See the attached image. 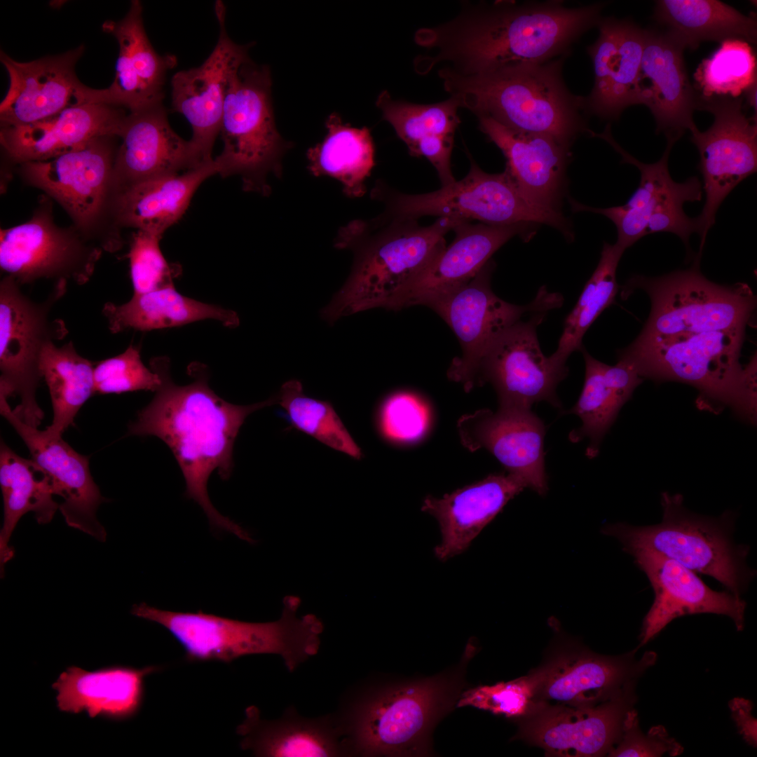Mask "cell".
Returning a JSON list of instances; mask_svg holds the SVG:
<instances>
[{
  "label": "cell",
  "mask_w": 757,
  "mask_h": 757,
  "mask_svg": "<svg viewBox=\"0 0 757 757\" xmlns=\"http://www.w3.org/2000/svg\"><path fill=\"white\" fill-rule=\"evenodd\" d=\"M603 6L568 8L557 1L465 5L453 20L415 32V43L427 51L415 58L414 69L425 75L443 63L442 69L472 76L549 62L599 25Z\"/></svg>",
  "instance_id": "cell-1"
},
{
  "label": "cell",
  "mask_w": 757,
  "mask_h": 757,
  "mask_svg": "<svg viewBox=\"0 0 757 757\" xmlns=\"http://www.w3.org/2000/svg\"><path fill=\"white\" fill-rule=\"evenodd\" d=\"M150 367L161 383L151 401L128 425V435L155 436L173 453L186 482V495L203 509L212 528L246 542L251 535L212 504L207 493L211 474L228 479L233 468L235 440L245 418L254 411L277 404V396L250 405H237L219 397L208 385L205 367L192 364L193 381L176 384L166 357L151 360Z\"/></svg>",
  "instance_id": "cell-2"
},
{
  "label": "cell",
  "mask_w": 757,
  "mask_h": 757,
  "mask_svg": "<svg viewBox=\"0 0 757 757\" xmlns=\"http://www.w3.org/2000/svg\"><path fill=\"white\" fill-rule=\"evenodd\" d=\"M476 647L468 643L454 669L407 681L378 682L347 694L336 713L348 756H425L432 732L456 707Z\"/></svg>",
  "instance_id": "cell-3"
},
{
  "label": "cell",
  "mask_w": 757,
  "mask_h": 757,
  "mask_svg": "<svg viewBox=\"0 0 757 757\" xmlns=\"http://www.w3.org/2000/svg\"><path fill=\"white\" fill-rule=\"evenodd\" d=\"M463 220L439 217L421 226L384 210L369 220L355 219L338 231L334 246L353 252L350 275L322 310L333 323L341 317L384 308L393 310L408 285L445 248V236Z\"/></svg>",
  "instance_id": "cell-4"
},
{
  "label": "cell",
  "mask_w": 757,
  "mask_h": 757,
  "mask_svg": "<svg viewBox=\"0 0 757 757\" xmlns=\"http://www.w3.org/2000/svg\"><path fill=\"white\" fill-rule=\"evenodd\" d=\"M745 328L638 337L618 353L644 379L678 381L699 391L700 409L726 407L742 421L756 422V356L739 362Z\"/></svg>",
  "instance_id": "cell-5"
},
{
  "label": "cell",
  "mask_w": 757,
  "mask_h": 757,
  "mask_svg": "<svg viewBox=\"0 0 757 757\" xmlns=\"http://www.w3.org/2000/svg\"><path fill=\"white\" fill-rule=\"evenodd\" d=\"M564 57L472 76L440 68L444 90L459 107L509 128L549 136L569 147L588 130L585 98L571 93L562 77Z\"/></svg>",
  "instance_id": "cell-6"
},
{
  "label": "cell",
  "mask_w": 757,
  "mask_h": 757,
  "mask_svg": "<svg viewBox=\"0 0 757 757\" xmlns=\"http://www.w3.org/2000/svg\"><path fill=\"white\" fill-rule=\"evenodd\" d=\"M296 612L283 607L279 620L248 622L201 611H165L146 603L135 604L131 611L165 628L184 648L187 662L229 663L248 655L275 654L290 672L318 653L324 629L315 615L296 618Z\"/></svg>",
  "instance_id": "cell-7"
},
{
  "label": "cell",
  "mask_w": 757,
  "mask_h": 757,
  "mask_svg": "<svg viewBox=\"0 0 757 757\" xmlns=\"http://www.w3.org/2000/svg\"><path fill=\"white\" fill-rule=\"evenodd\" d=\"M660 523L635 526L624 523L608 524L605 535L618 539L629 554L643 550L659 554L691 571L714 578L726 590L740 596L754 578L746 565L749 547L732 539L735 513L725 512L714 518L688 510L683 496L661 494Z\"/></svg>",
  "instance_id": "cell-8"
},
{
  "label": "cell",
  "mask_w": 757,
  "mask_h": 757,
  "mask_svg": "<svg viewBox=\"0 0 757 757\" xmlns=\"http://www.w3.org/2000/svg\"><path fill=\"white\" fill-rule=\"evenodd\" d=\"M117 138L101 137L47 161L18 164L17 170L25 184L60 204L86 238L111 253L123 245L114 217Z\"/></svg>",
  "instance_id": "cell-9"
},
{
  "label": "cell",
  "mask_w": 757,
  "mask_h": 757,
  "mask_svg": "<svg viewBox=\"0 0 757 757\" xmlns=\"http://www.w3.org/2000/svg\"><path fill=\"white\" fill-rule=\"evenodd\" d=\"M268 68L249 58L232 77L226 93L219 135L224 146L214 158L221 177L238 175L245 191L267 196L268 177H280L282 159L291 147L277 130Z\"/></svg>",
  "instance_id": "cell-10"
},
{
  "label": "cell",
  "mask_w": 757,
  "mask_h": 757,
  "mask_svg": "<svg viewBox=\"0 0 757 757\" xmlns=\"http://www.w3.org/2000/svg\"><path fill=\"white\" fill-rule=\"evenodd\" d=\"M469 158L470 167L465 177L436 191L404 193L378 181L371 196L383 203L384 210L407 219L433 216L493 225L544 224L559 230L567 238L572 236L561 212H550L533 205L505 170L488 173L470 155Z\"/></svg>",
  "instance_id": "cell-11"
},
{
  "label": "cell",
  "mask_w": 757,
  "mask_h": 757,
  "mask_svg": "<svg viewBox=\"0 0 757 757\" xmlns=\"http://www.w3.org/2000/svg\"><path fill=\"white\" fill-rule=\"evenodd\" d=\"M67 282L54 283L48 296L36 301L27 296L11 276L0 281V394L20 397L13 412L25 423L38 428L44 413L36 401L42 379L39 360L44 347L68 334L64 321L51 317L64 295Z\"/></svg>",
  "instance_id": "cell-12"
},
{
  "label": "cell",
  "mask_w": 757,
  "mask_h": 757,
  "mask_svg": "<svg viewBox=\"0 0 757 757\" xmlns=\"http://www.w3.org/2000/svg\"><path fill=\"white\" fill-rule=\"evenodd\" d=\"M700 257L688 269L655 278L635 275L629 289L646 292L651 302L641 336L745 328L756 308V298L745 283L721 285L700 271Z\"/></svg>",
  "instance_id": "cell-13"
},
{
  "label": "cell",
  "mask_w": 757,
  "mask_h": 757,
  "mask_svg": "<svg viewBox=\"0 0 757 757\" xmlns=\"http://www.w3.org/2000/svg\"><path fill=\"white\" fill-rule=\"evenodd\" d=\"M592 137L608 142L622 156V163L636 166L641 174L638 188L628 201L618 206L606 208L592 207L571 200L575 211H587L603 214L615 226L618 233L616 243L625 250L643 236L656 233H671L678 236L688 249L689 239L693 233H700L696 217L686 214L683 206L687 202L700 201L702 198V184L697 177L683 182H676L671 178L668 167L670 151L676 142L667 140L666 149L661 158L654 163H641L627 152L614 139L611 125L603 131L589 132Z\"/></svg>",
  "instance_id": "cell-14"
},
{
  "label": "cell",
  "mask_w": 757,
  "mask_h": 757,
  "mask_svg": "<svg viewBox=\"0 0 757 757\" xmlns=\"http://www.w3.org/2000/svg\"><path fill=\"white\" fill-rule=\"evenodd\" d=\"M494 262L491 259L468 283L432 304L434 310L458 339L462 353L454 358L448 377L470 390L478 384L481 364L495 341L526 315L557 308L562 296L545 286L529 304L519 306L498 296L491 287Z\"/></svg>",
  "instance_id": "cell-15"
},
{
  "label": "cell",
  "mask_w": 757,
  "mask_h": 757,
  "mask_svg": "<svg viewBox=\"0 0 757 757\" xmlns=\"http://www.w3.org/2000/svg\"><path fill=\"white\" fill-rule=\"evenodd\" d=\"M102 252L74 224H56L46 195L41 196L28 221L0 231L1 271L21 286L40 279L84 285Z\"/></svg>",
  "instance_id": "cell-16"
},
{
  "label": "cell",
  "mask_w": 757,
  "mask_h": 757,
  "mask_svg": "<svg viewBox=\"0 0 757 757\" xmlns=\"http://www.w3.org/2000/svg\"><path fill=\"white\" fill-rule=\"evenodd\" d=\"M742 98L696 97V109L709 111L714 117L707 130L697 128L690 131V139L700 154L698 169L705 194L703 209L697 217L700 254L723 201L757 170V118L746 115Z\"/></svg>",
  "instance_id": "cell-17"
},
{
  "label": "cell",
  "mask_w": 757,
  "mask_h": 757,
  "mask_svg": "<svg viewBox=\"0 0 757 757\" xmlns=\"http://www.w3.org/2000/svg\"><path fill=\"white\" fill-rule=\"evenodd\" d=\"M635 683L601 703L567 706L538 702L517 721L513 739L543 749L546 756L593 757L608 754L618 742L627 713L636 702Z\"/></svg>",
  "instance_id": "cell-18"
},
{
  "label": "cell",
  "mask_w": 757,
  "mask_h": 757,
  "mask_svg": "<svg viewBox=\"0 0 757 757\" xmlns=\"http://www.w3.org/2000/svg\"><path fill=\"white\" fill-rule=\"evenodd\" d=\"M546 314H531L508 328L481 364L478 384L489 382L493 386L500 407L531 409L542 401L561 407L556 390L568 369L541 350L536 329Z\"/></svg>",
  "instance_id": "cell-19"
},
{
  "label": "cell",
  "mask_w": 757,
  "mask_h": 757,
  "mask_svg": "<svg viewBox=\"0 0 757 757\" xmlns=\"http://www.w3.org/2000/svg\"><path fill=\"white\" fill-rule=\"evenodd\" d=\"M560 646L532 670L537 681L536 702L573 707L601 703L635 682L657 660L653 651L636 660L638 648L610 656L573 643Z\"/></svg>",
  "instance_id": "cell-20"
},
{
  "label": "cell",
  "mask_w": 757,
  "mask_h": 757,
  "mask_svg": "<svg viewBox=\"0 0 757 757\" xmlns=\"http://www.w3.org/2000/svg\"><path fill=\"white\" fill-rule=\"evenodd\" d=\"M214 10L219 34L213 50L201 65L177 72L171 81L172 109L182 114L191 126L189 141L198 165L214 159L212 149L219 135L230 81L250 58L249 46L233 42L226 32L223 2L216 1Z\"/></svg>",
  "instance_id": "cell-21"
},
{
  "label": "cell",
  "mask_w": 757,
  "mask_h": 757,
  "mask_svg": "<svg viewBox=\"0 0 757 757\" xmlns=\"http://www.w3.org/2000/svg\"><path fill=\"white\" fill-rule=\"evenodd\" d=\"M83 45L64 53L18 62L1 50L9 87L0 104L1 127L27 125L76 105L94 104V90L77 78Z\"/></svg>",
  "instance_id": "cell-22"
},
{
  "label": "cell",
  "mask_w": 757,
  "mask_h": 757,
  "mask_svg": "<svg viewBox=\"0 0 757 757\" xmlns=\"http://www.w3.org/2000/svg\"><path fill=\"white\" fill-rule=\"evenodd\" d=\"M457 429L461 444L467 449L487 450L507 473L520 479L526 488L541 496L546 493L545 427L531 408L479 409L462 416Z\"/></svg>",
  "instance_id": "cell-23"
},
{
  "label": "cell",
  "mask_w": 757,
  "mask_h": 757,
  "mask_svg": "<svg viewBox=\"0 0 757 757\" xmlns=\"http://www.w3.org/2000/svg\"><path fill=\"white\" fill-rule=\"evenodd\" d=\"M647 576L654 600L642 622L639 645L644 646L675 618L713 613L729 617L737 630L744 626L746 602L740 596L715 591L697 573L659 554L637 550L629 553Z\"/></svg>",
  "instance_id": "cell-24"
},
{
  "label": "cell",
  "mask_w": 757,
  "mask_h": 757,
  "mask_svg": "<svg viewBox=\"0 0 757 757\" xmlns=\"http://www.w3.org/2000/svg\"><path fill=\"white\" fill-rule=\"evenodd\" d=\"M0 412L23 440L32 459L50 477L55 495L63 499L59 510L67 524L105 541L107 533L96 512L107 500L101 495L90 474L88 456L76 451L62 437H53L45 430L25 423L2 395Z\"/></svg>",
  "instance_id": "cell-25"
},
{
  "label": "cell",
  "mask_w": 757,
  "mask_h": 757,
  "mask_svg": "<svg viewBox=\"0 0 757 757\" xmlns=\"http://www.w3.org/2000/svg\"><path fill=\"white\" fill-rule=\"evenodd\" d=\"M529 226L462 221L452 231L451 243L408 285L393 311L417 305L429 307L446 297L473 278L509 240L517 235L529 239Z\"/></svg>",
  "instance_id": "cell-26"
},
{
  "label": "cell",
  "mask_w": 757,
  "mask_h": 757,
  "mask_svg": "<svg viewBox=\"0 0 757 757\" xmlns=\"http://www.w3.org/2000/svg\"><path fill=\"white\" fill-rule=\"evenodd\" d=\"M685 44L670 31L645 29L639 78V104L650 110L656 132L677 142L687 130L697 128L693 120L696 92L683 58Z\"/></svg>",
  "instance_id": "cell-27"
},
{
  "label": "cell",
  "mask_w": 757,
  "mask_h": 757,
  "mask_svg": "<svg viewBox=\"0 0 757 757\" xmlns=\"http://www.w3.org/2000/svg\"><path fill=\"white\" fill-rule=\"evenodd\" d=\"M142 6L134 0L125 16L106 21L102 28L117 40L119 52L115 78L107 88L96 89L97 103L137 111L163 103L168 71L177 63L172 55H160L146 34Z\"/></svg>",
  "instance_id": "cell-28"
},
{
  "label": "cell",
  "mask_w": 757,
  "mask_h": 757,
  "mask_svg": "<svg viewBox=\"0 0 757 757\" xmlns=\"http://www.w3.org/2000/svg\"><path fill=\"white\" fill-rule=\"evenodd\" d=\"M128 114L114 105L73 106L27 125L1 127L0 142L15 163L44 161L104 136L119 137Z\"/></svg>",
  "instance_id": "cell-29"
},
{
  "label": "cell",
  "mask_w": 757,
  "mask_h": 757,
  "mask_svg": "<svg viewBox=\"0 0 757 757\" xmlns=\"http://www.w3.org/2000/svg\"><path fill=\"white\" fill-rule=\"evenodd\" d=\"M119 138L114 163L116 195L139 182L200 166L190 141L170 127L163 103L130 112Z\"/></svg>",
  "instance_id": "cell-30"
},
{
  "label": "cell",
  "mask_w": 757,
  "mask_h": 757,
  "mask_svg": "<svg viewBox=\"0 0 757 757\" xmlns=\"http://www.w3.org/2000/svg\"><path fill=\"white\" fill-rule=\"evenodd\" d=\"M597 40L587 50L594 83L585 98L586 111L618 119L628 107L639 104V78L645 29L627 20L601 19Z\"/></svg>",
  "instance_id": "cell-31"
},
{
  "label": "cell",
  "mask_w": 757,
  "mask_h": 757,
  "mask_svg": "<svg viewBox=\"0 0 757 757\" xmlns=\"http://www.w3.org/2000/svg\"><path fill=\"white\" fill-rule=\"evenodd\" d=\"M478 120L480 130L503 152L505 170L522 196L542 210L561 212L569 147L547 135L509 128L489 117Z\"/></svg>",
  "instance_id": "cell-32"
},
{
  "label": "cell",
  "mask_w": 757,
  "mask_h": 757,
  "mask_svg": "<svg viewBox=\"0 0 757 757\" xmlns=\"http://www.w3.org/2000/svg\"><path fill=\"white\" fill-rule=\"evenodd\" d=\"M525 488L512 475L494 473L442 498L425 497L421 510L436 519L441 533V541L434 549L435 557L444 561L465 551L508 501Z\"/></svg>",
  "instance_id": "cell-33"
},
{
  "label": "cell",
  "mask_w": 757,
  "mask_h": 757,
  "mask_svg": "<svg viewBox=\"0 0 757 757\" xmlns=\"http://www.w3.org/2000/svg\"><path fill=\"white\" fill-rule=\"evenodd\" d=\"M245 714L236 733L241 737V749L256 756H348L344 731L336 713L306 718L289 707L280 718L266 720L252 705L245 709Z\"/></svg>",
  "instance_id": "cell-34"
},
{
  "label": "cell",
  "mask_w": 757,
  "mask_h": 757,
  "mask_svg": "<svg viewBox=\"0 0 757 757\" xmlns=\"http://www.w3.org/2000/svg\"><path fill=\"white\" fill-rule=\"evenodd\" d=\"M163 669L111 666L93 671L68 667L53 684L60 711L124 721L135 716L144 698V678Z\"/></svg>",
  "instance_id": "cell-35"
},
{
  "label": "cell",
  "mask_w": 757,
  "mask_h": 757,
  "mask_svg": "<svg viewBox=\"0 0 757 757\" xmlns=\"http://www.w3.org/2000/svg\"><path fill=\"white\" fill-rule=\"evenodd\" d=\"M218 174L213 161L187 171L145 180L119 191L115 197L116 226L162 236L183 216L201 184Z\"/></svg>",
  "instance_id": "cell-36"
},
{
  "label": "cell",
  "mask_w": 757,
  "mask_h": 757,
  "mask_svg": "<svg viewBox=\"0 0 757 757\" xmlns=\"http://www.w3.org/2000/svg\"><path fill=\"white\" fill-rule=\"evenodd\" d=\"M585 360L583 388L575 404L566 414L577 415L580 428L570 434L572 442L587 437V455L596 456L599 446L622 406L631 398L643 378L631 364L618 360L608 365L593 357L582 346Z\"/></svg>",
  "instance_id": "cell-37"
},
{
  "label": "cell",
  "mask_w": 757,
  "mask_h": 757,
  "mask_svg": "<svg viewBox=\"0 0 757 757\" xmlns=\"http://www.w3.org/2000/svg\"><path fill=\"white\" fill-rule=\"evenodd\" d=\"M102 312L113 334L129 329H162L204 320H214L229 328L240 324L233 311L182 295L174 285L133 293L129 301L120 305L107 302Z\"/></svg>",
  "instance_id": "cell-38"
},
{
  "label": "cell",
  "mask_w": 757,
  "mask_h": 757,
  "mask_svg": "<svg viewBox=\"0 0 757 757\" xmlns=\"http://www.w3.org/2000/svg\"><path fill=\"white\" fill-rule=\"evenodd\" d=\"M0 486L4 502V520L0 531V569L15 555L9 545L11 536L20 518L33 512L39 524L49 523L60 503L49 475L34 460L18 455L4 442L0 447Z\"/></svg>",
  "instance_id": "cell-39"
},
{
  "label": "cell",
  "mask_w": 757,
  "mask_h": 757,
  "mask_svg": "<svg viewBox=\"0 0 757 757\" xmlns=\"http://www.w3.org/2000/svg\"><path fill=\"white\" fill-rule=\"evenodd\" d=\"M655 20L677 36L686 48L704 41L741 39L756 43L757 21L718 0H660Z\"/></svg>",
  "instance_id": "cell-40"
},
{
  "label": "cell",
  "mask_w": 757,
  "mask_h": 757,
  "mask_svg": "<svg viewBox=\"0 0 757 757\" xmlns=\"http://www.w3.org/2000/svg\"><path fill=\"white\" fill-rule=\"evenodd\" d=\"M326 127L323 141L307 151L309 171L315 177L336 179L348 197L362 196L367 191L365 181L375 165L370 130L343 123L336 113L329 116Z\"/></svg>",
  "instance_id": "cell-41"
},
{
  "label": "cell",
  "mask_w": 757,
  "mask_h": 757,
  "mask_svg": "<svg viewBox=\"0 0 757 757\" xmlns=\"http://www.w3.org/2000/svg\"><path fill=\"white\" fill-rule=\"evenodd\" d=\"M94 364L81 356L72 341L58 347L48 343L43 348L39 371L50 395L53 417L45 431L60 437L73 424L84 403L95 393Z\"/></svg>",
  "instance_id": "cell-42"
},
{
  "label": "cell",
  "mask_w": 757,
  "mask_h": 757,
  "mask_svg": "<svg viewBox=\"0 0 757 757\" xmlns=\"http://www.w3.org/2000/svg\"><path fill=\"white\" fill-rule=\"evenodd\" d=\"M625 250L616 243L603 244L598 265L574 308L565 320L557 348L551 357L566 364L569 355L582 347V337L598 316L613 303L618 292L616 271Z\"/></svg>",
  "instance_id": "cell-43"
},
{
  "label": "cell",
  "mask_w": 757,
  "mask_h": 757,
  "mask_svg": "<svg viewBox=\"0 0 757 757\" xmlns=\"http://www.w3.org/2000/svg\"><path fill=\"white\" fill-rule=\"evenodd\" d=\"M276 396L282 416L292 428L331 449L361 458V449L330 402L306 395L296 379L284 383Z\"/></svg>",
  "instance_id": "cell-44"
},
{
  "label": "cell",
  "mask_w": 757,
  "mask_h": 757,
  "mask_svg": "<svg viewBox=\"0 0 757 757\" xmlns=\"http://www.w3.org/2000/svg\"><path fill=\"white\" fill-rule=\"evenodd\" d=\"M694 79L700 97H740L756 82V55L744 40H725L698 65Z\"/></svg>",
  "instance_id": "cell-45"
},
{
  "label": "cell",
  "mask_w": 757,
  "mask_h": 757,
  "mask_svg": "<svg viewBox=\"0 0 757 757\" xmlns=\"http://www.w3.org/2000/svg\"><path fill=\"white\" fill-rule=\"evenodd\" d=\"M376 105L408 150L430 135L454 137L461 122L460 107L453 97L434 104H416L393 100L384 90L378 96Z\"/></svg>",
  "instance_id": "cell-46"
},
{
  "label": "cell",
  "mask_w": 757,
  "mask_h": 757,
  "mask_svg": "<svg viewBox=\"0 0 757 757\" xmlns=\"http://www.w3.org/2000/svg\"><path fill=\"white\" fill-rule=\"evenodd\" d=\"M537 681L532 671L524 676L493 686H479L463 690L456 707L472 706L519 721L529 715L536 702Z\"/></svg>",
  "instance_id": "cell-47"
},
{
  "label": "cell",
  "mask_w": 757,
  "mask_h": 757,
  "mask_svg": "<svg viewBox=\"0 0 757 757\" xmlns=\"http://www.w3.org/2000/svg\"><path fill=\"white\" fill-rule=\"evenodd\" d=\"M95 393L119 394L137 390L156 392L161 378L146 367L140 357V348L130 345L122 353L94 364Z\"/></svg>",
  "instance_id": "cell-48"
},
{
  "label": "cell",
  "mask_w": 757,
  "mask_h": 757,
  "mask_svg": "<svg viewBox=\"0 0 757 757\" xmlns=\"http://www.w3.org/2000/svg\"><path fill=\"white\" fill-rule=\"evenodd\" d=\"M162 236L137 230L133 233L127 255L133 293L148 292L174 285L180 274L177 264L168 262L160 247Z\"/></svg>",
  "instance_id": "cell-49"
},
{
  "label": "cell",
  "mask_w": 757,
  "mask_h": 757,
  "mask_svg": "<svg viewBox=\"0 0 757 757\" xmlns=\"http://www.w3.org/2000/svg\"><path fill=\"white\" fill-rule=\"evenodd\" d=\"M381 432L392 442H409L419 438L429 421L425 404L416 396L398 392L387 397L380 407Z\"/></svg>",
  "instance_id": "cell-50"
},
{
  "label": "cell",
  "mask_w": 757,
  "mask_h": 757,
  "mask_svg": "<svg viewBox=\"0 0 757 757\" xmlns=\"http://www.w3.org/2000/svg\"><path fill=\"white\" fill-rule=\"evenodd\" d=\"M682 746L671 737L662 725L652 727L646 735L639 729L637 712L630 709L626 714L618 742L609 756H661L667 753L676 756L683 752Z\"/></svg>",
  "instance_id": "cell-51"
},
{
  "label": "cell",
  "mask_w": 757,
  "mask_h": 757,
  "mask_svg": "<svg viewBox=\"0 0 757 757\" xmlns=\"http://www.w3.org/2000/svg\"><path fill=\"white\" fill-rule=\"evenodd\" d=\"M453 142L454 137L430 135L417 142L409 153L427 158L435 168L442 186H445L456 181L451 168Z\"/></svg>",
  "instance_id": "cell-52"
},
{
  "label": "cell",
  "mask_w": 757,
  "mask_h": 757,
  "mask_svg": "<svg viewBox=\"0 0 757 757\" xmlns=\"http://www.w3.org/2000/svg\"><path fill=\"white\" fill-rule=\"evenodd\" d=\"M728 705L739 734L747 744L756 747L757 721L751 713L753 703L745 698L735 697Z\"/></svg>",
  "instance_id": "cell-53"
},
{
  "label": "cell",
  "mask_w": 757,
  "mask_h": 757,
  "mask_svg": "<svg viewBox=\"0 0 757 757\" xmlns=\"http://www.w3.org/2000/svg\"><path fill=\"white\" fill-rule=\"evenodd\" d=\"M757 82L754 83L751 87H749L744 93L746 104L749 107L752 108L753 111V116H756V86Z\"/></svg>",
  "instance_id": "cell-54"
},
{
  "label": "cell",
  "mask_w": 757,
  "mask_h": 757,
  "mask_svg": "<svg viewBox=\"0 0 757 757\" xmlns=\"http://www.w3.org/2000/svg\"><path fill=\"white\" fill-rule=\"evenodd\" d=\"M282 604L285 607L291 609L299 610L301 604V599L297 595H287L283 598Z\"/></svg>",
  "instance_id": "cell-55"
}]
</instances>
